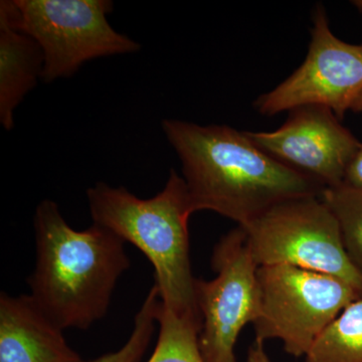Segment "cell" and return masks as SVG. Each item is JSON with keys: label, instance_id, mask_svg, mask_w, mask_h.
I'll list each match as a JSON object with an SVG mask.
<instances>
[{"label": "cell", "instance_id": "6da1fadb", "mask_svg": "<svg viewBox=\"0 0 362 362\" xmlns=\"http://www.w3.org/2000/svg\"><path fill=\"white\" fill-rule=\"evenodd\" d=\"M162 129L182 165L194 213L214 211L246 228L279 204L324 189L259 148L247 132L175 119L163 120Z\"/></svg>", "mask_w": 362, "mask_h": 362}, {"label": "cell", "instance_id": "7a4b0ae2", "mask_svg": "<svg viewBox=\"0 0 362 362\" xmlns=\"http://www.w3.org/2000/svg\"><path fill=\"white\" fill-rule=\"evenodd\" d=\"M33 228L30 297L62 329H89L106 315L117 282L130 268L125 242L97 223L75 230L51 199L37 206Z\"/></svg>", "mask_w": 362, "mask_h": 362}, {"label": "cell", "instance_id": "3957f363", "mask_svg": "<svg viewBox=\"0 0 362 362\" xmlns=\"http://www.w3.org/2000/svg\"><path fill=\"white\" fill-rule=\"evenodd\" d=\"M87 199L93 223L115 233L149 259L162 307L202 327L188 230L194 213L182 176L171 169L165 187L151 199L101 181L87 190Z\"/></svg>", "mask_w": 362, "mask_h": 362}, {"label": "cell", "instance_id": "277c9868", "mask_svg": "<svg viewBox=\"0 0 362 362\" xmlns=\"http://www.w3.org/2000/svg\"><path fill=\"white\" fill-rule=\"evenodd\" d=\"M7 6L16 28L42 49L47 84L71 77L92 59L141 47L112 28L110 0H7Z\"/></svg>", "mask_w": 362, "mask_h": 362}, {"label": "cell", "instance_id": "5b68a950", "mask_svg": "<svg viewBox=\"0 0 362 362\" xmlns=\"http://www.w3.org/2000/svg\"><path fill=\"white\" fill-rule=\"evenodd\" d=\"M243 228L257 266L289 265L327 274L362 296V273L346 251L337 216L320 195L279 204Z\"/></svg>", "mask_w": 362, "mask_h": 362}, {"label": "cell", "instance_id": "8992f818", "mask_svg": "<svg viewBox=\"0 0 362 362\" xmlns=\"http://www.w3.org/2000/svg\"><path fill=\"white\" fill-rule=\"evenodd\" d=\"M259 315L256 340L278 339L288 354L306 356L321 333L362 297L349 283L289 265L258 267Z\"/></svg>", "mask_w": 362, "mask_h": 362}, {"label": "cell", "instance_id": "52a82bcc", "mask_svg": "<svg viewBox=\"0 0 362 362\" xmlns=\"http://www.w3.org/2000/svg\"><path fill=\"white\" fill-rule=\"evenodd\" d=\"M211 267L216 278L195 281L202 316L199 349L206 362H238V338L245 326L256 322L259 315L258 266L242 226L218 240Z\"/></svg>", "mask_w": 362, "mask_h": 362}, {"label": "cell", "instance_id": "ba28073f", "mask_svg": "<svg viewBox=\"0 0 362 362\" xmlns=\"http://www.w3.org/2000/svg\"><path fill=\"white\" fill-rule=\"evenodd\" d=\"M304 63L255 103L265 116L304 106L329 109L342 119L362 94V44L342 42L331 32L325 9L317 6Z\"/></svg>", "mask_w": 362, "mask_h": 362}, {"label": "cell", "instance_id": "9c48e42d", "mask_svg": "<svg viewBox=\"0 0 362 362\" xmlns=\"http://www.w3.org/2000/svg\"><path fill=\"white\" fill-rule=\"evenodd\" d=\"M267 154L309 176L323 188L343 185L350 161L362 143L329 109L304 106L290 111L273 132H247Z\"/></svg>", "mask_w": 362, "mask_h": 362}, {"label": "cell", "instance_id": "30bf717a", "mask_svg": "<svg viewBox=\"0 0 362 362\" xmlns=\"http://www.w3.org/2000/svg\"><path fill=\"white\" fill-rule=\"evenodd\" d=\"M0 362H86L30 295H0Z\"/></svg>", "mask_w": 362, "mask_h": 362}, {"label": "cell", "instance_id": "8fae6325", "mask_svg": "<svg viewBox=\"0 0 362 362\" xmlns=\"http://www.w3.org/2000/svg\"><path fill=\"white\" fill-rule=\"evenodd\" d=\"M44 54L37 42L14 25L6 0L0 2V123L14 126V112L42 80Z\"/></svg>", "mask_w": 362, "mask_h": 362}, {"label": "cell", "instance_id": "7c38bea8", "mask_svg": "<svg viewBox=\"0 0 362 362\" xmlns=\"http://www.w3.org/2000/svg\"><path fill=\"white\" fill-rule=\"evenodd\" d=\"M305 362H362V297L326 327L305 356Z\"/></svg>", "mask_w": 362, "mask_h": 362}, {"label": "cell", "instance_id": "4fadbf2b", "mask_svg": "<svg viewBox=\"0 0 362 362\" xmlns=\"http://www.w3.org/2000/svg\"><path fill=\"white\" fill-rule=\"evenodd\" d=\"M158 325V340L147 362H206L199 344L201 325L180 318L162 305Z\"/></svg>", "mask_w": 362, "mask_h": 362}, {"label": "cell", "instance_id": "5bb4252c", "mask_svg": "<svg viewBox=\"0 0 362 362\" xmlns=\"http://www.w3.org/2000/svg\"><path fill=\"white\" fill-rule=\"evenodd\" d=\"M320 197L337 216L346 251L362 273V189L341 185L324 188Z\"/></svg>", "mask_w": 362, "mask_h": 362}, {"label": "cell", "instance_id": "9a60e30c", "mask_svg": "<svg viewBox=\"0 0 362 362\" xmlns=\"http://www.w3.org/2000/svg\"><path fill=\"white\" fill-rule=\"evenodd\" d=\"M160 306L158 289L153 286L134 317L132 332L125 344L90 362H141L156 332Z\"/></svg>", "mask_w": 362, "mask_h": 362}, {"label": "cell", "instance_id": "2e32d148", "mask_svg": "<svg viewBox=\"0 0 362 362\" xmlns=\"http://www.w3.org/2000/svg\"><path fill=\"white\" fill-rule=\"evenodd\" d=\"M343 185L362 189V144L357 150L356 156L350 161L345 173Z\"/></svg>", "mask_w": 362, "mask_h": 362}, {"label": "cell", "instance_id": "e0dca14e", "mask_svg": "<svg viewBox=\"0 0 362 362\" xmlns=\"http://www.w3.org/2000/svg\"><path fill=\"white\" fill-rule=\"evenodd\" d=\"M247 362H272L267 354L265 343L255 340L247 351Z\"/></svg>", "mask_w": 362, "mask_h": 362}, {"label": "cell", "instance_id": "ac0fdd59", "mask_svg": "<svg viewBox=\"0 0 362 362\" xmlns=\"http://www.w3.org/2000/svg\"><path fill=\"white\" fill-rule=\"evenodd\" d=\"M352 110L356 112L362 111V94L361 95V97H359L358 99H357V101L356 102V104H354Z\"/></svg>", "mask_w": 362, "mask_h": 362}, {"label": "cell", "instance_id": "d6986e66", "mask_svg": "<svg viewBox=\"0 0 362 362\" xmlns=\"http://www.w3.org/2000/svg\"><path fill=\"white\" fill-rule=\"evenodd\" d=\"M352 4H354L359 11H362V0H356V1H352Z\"/></svg>", "mask_w": 362, "mask_h": 362}]
</instances>
